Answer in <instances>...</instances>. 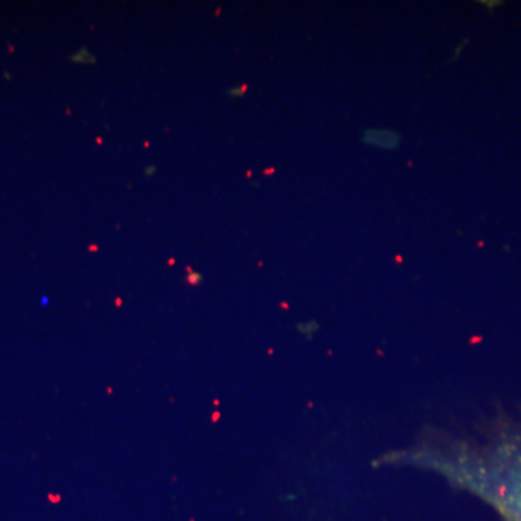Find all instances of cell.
Here are the masks:
<instances>
[{
	"instance_id": "obj_1",
	"label": "cell",
	"mask_w": 521,
	"mask_h": 521,
	"mask_svg": "<svg viewBox=\"0 0 521 521\" xmlns=\"http://www.w3.org/2000/svg\"><path fill=\"white\" fill-rule=\"evenodd\" d=\"M501 458L506 463L495 465L493 474H481L474 484L509 521H521V449L510 446Z\"/></svg>"
},
{
	"instance_id": "obj_2",
	"label": "cell",
	"mask_w": 521,
	"mask_h": 521,
	"mask_svg": "<svg viewBox=\"0 0 521 521\" xmlns=\"http://www.w3.org/2000/svg\"><path fill=\"white\" fill-rule=\"evenodd\" d=\"M398 141H400V136L396 132H393V130L371 129L364 136V142L373 145V146H381V148H385V150L397 148Z\"/></svg>"
},
{
	"instance_id": "obj_3",
	"label": "cell",
	"mask_w": 521,
	"mask_h": 521,
	"mask_svg": "<svg viewBox=\"0 0 521 521\" xmlns=\"http://www.w3.org/2000/svg\"><path fill=\"white\" fill-rule=\"evenodd\" d=\"M73 60H74V61H77V62H94V58H93V57H90L89 51H87V50H85V48H83V50H81V53L78 51V53H77V55H74V57H73Z\"/></svg>"
},
{
	"instance_id": "obj_4",
	"label": "cell",
	"mask_w": 521,
	"mask_h": 521,
	"mask_svg": "<svg viewBox=\"0 0 521 521\" xmlns=\"http://www.w3.org/2000/svg\"><path fill=\"white\" fill-rule=\"evenodd\" d=\"M245 90H247V86H242V89H231L229 90V94L231 96H233V97H236V96H240V94H243V93H245Z\"/></svg>"
}]
</instances>
